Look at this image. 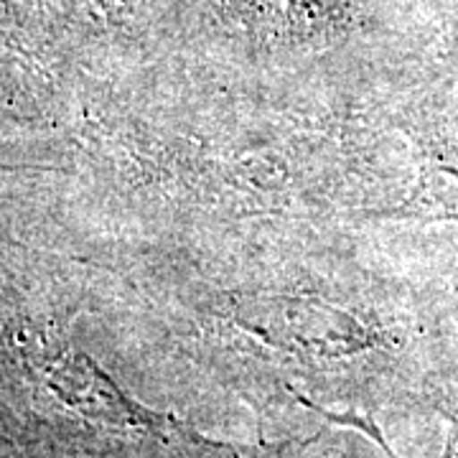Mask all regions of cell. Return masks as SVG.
Wrapping results in <instances>:
<instances>
[{"mask_svg":"<svg viewBox=\"0 0 458 458\" xmlns=\"http://www.w3.org/2000/svg\"><path fill=\"white\" fill-rule=\"evenodd\" d=\"M234 318L258 339L291 354L344 357L375 344L369 328L361 327L357 316L318 298H250L237 306Z\"/></svg>","mask_w":458,"mask_h":458,"instance_id":"6da1fadb","label":"cell"},{"mask_svg":"<svg viewBox=\"0 0 458 458\" xmlns=\"http://www.w3.org/2000/svg\"><path fill=\"white\" fill-rule=\"evenodd\" d=\"M397 219H456L458 222V153H433L420 161L410 197L394 209Z\"/></svg>","mask_w":458,"mask_h":458,"instance_id":"7a4b0ae2","label":"cell"},{"mask_svg":"<svg viewBox=\"0 0 458 458\" xmlns=\"http://www.w3.org/2000/svg\"><path fill=\"white\" fill-rule=\"evenodd\" d=\"M443 458H458V426L451 428V436H448V443H445Z\"/></svg>","mask_w":458,"mask_h":458,"instance_id":"3957f363","label":"cell"}]
</instances>
